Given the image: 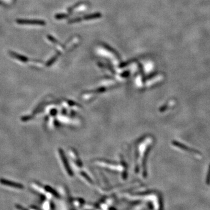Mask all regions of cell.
Returning a JSON list of instances; mask_svg holds the SVG:
<instances>
[{
    "mask_svg": "<svg viewBox=\"0 0 210 210\" xmlns=\"http://www.w3.org/2000/svg\"><path fill=\"white\" fill-rule=\"evenodd\" d=\"M16 22L19 25H45V22L41 20L18 19Z\"/></svg>",
    "mask_w": 210,
    "mask_h": 210,
    "instance_id": "2",
    "label": "cell"
},
{
    "mask_svg": "<svg viewBox=\"0 0 210 210\" xmlns=\"http://www.w3.org/2000/svg\"><path fill=\"white\" fill-rule=\"evenodd\" d=\"M10 54H11L12 57L15 58L16 59L20 60V61L24 62V63H26V62L28 61V59L25 56L19 54L18 53H14V52H10Z\"/></svg>",
    "mask_w": 210,
    "mask_h": 210,
    "instance_id": "4",
    "label": "cell"
},
{
    "mask_svg": "<svg viewBox=\"0 0 210 210\" xmlns=\"http://www.w3.org/2000/svg\"><path fill=\"white\" fill-rule=\"evenodd\" d=\"M172 143L174 146L179 148L182 149H183V150H184L185 151H187V152H189L196 153V154H198V155H201V153L200 151H197L196 150V149H195L194 148H190L187 146H186V145H185L183 144H182V143L178 142V141H173Z\"/></svg>",
    "mask_w": 210,
    "mask_h": 210,
    "instance_id": "1",
    "label": "cell"
},
{
    "mask_svg": "<svg viewBox=\"0 0 210 210\" xmlns=\"http://www.w3.org/2000/svg\"><path fill=\"white\" fill-rule=\"evenodd\" d=\"M206 183H207L208 185L210 184V165H209L208 170V173H207V175Z\"/></svg>",
    "mask_w": 210,
    "mask_h": 210,
    "instance_id": "6",
    "label": "cell"
},
{
    "mask_svg": "<svg viewBox=\"0 0 210 210\" xmlns=\"http://www.w3.org/2000/svg\"><path fill=\"white\" fill-rule=\"evenodd\" d=\"M0 182H1V184H3L4 185H6V186H11L12 187H15L17 189H22L23 186L22 184L16 183H14L13 182H11V181H9L5 179H1L0 180Z\"/></svg>",
    "mask_w": 210,
    "mask_h": 210,
    "instance_id": "3",
    "label": "cell"
},
{
    "mask_svg": "<svg viewBox=\"0 0 210 210\" xmlns=\"http://www.w3.org/2000/svg\"><path fill=\"white\" fill-rule=\"evenodd\" d=\"M101 14H92V15H87V16H85V17H84V19H92L93 18H99V17H101Z\"/></svg>",
    "mask_w": 210,
    "mask_h": 210,
    "instance_id": "5",
    "label": "cell"
}]
</instances>
